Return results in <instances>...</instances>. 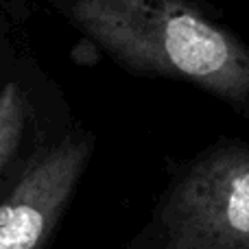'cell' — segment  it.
<instances>
[{
  "instance_id": "obj_4",
  "label": "cell",
  "mask_w": 249,
  "mask_h": 249,
  "mask_svg": "<svg viewBox=\"0 0 249 249\" xmlns=\"http://www.w3.org/2000/svg\"><path fill=\"white\" fill-rule=\"evenodd\" d=\"M37 83L31 81V68L18 66L0 83V186L24 162V158L48 136L37 129Z\"/></svg>"
},
{
  "instance_id": "obj_6",
  "label": "cell",
  "mask_w": 249,
  "mask_h": 249,
  "mask_svg": "<svg viewBox=\"0 0 249 249\" xmlns=\"http://www.w3.org/2000/svg\"><path fill=\"white\" fill-rule=\"evenodd\" d=\"M16 4H18V0H0V7H4L7 11H11L13 16H16Z\"/></svg>"
},
{
  "instance_id": "obj_5",
  "label": "cell",
  "mask_w": 249,
  "mask_h": 249,
  "mask_svg": "<svg viewBox=\"0 0 249 249\" xmlns=\"http://www.w3.org/2000/svg\"><path fill=\"white\" fill-rule=\"evenodd\" d=\"M13 13L7 11L4 7H0V70H2V61H4V53L9 46V26H11Z\"/></svg>"
},
{
  "instance_id": "obj_3",
  "label": "cell",
  "mask_w": 249,
  "mask_h": 249,
  "mask_svg": "<svg viewBox=\"0 0 249 249\" xmlns=\"http://www.w3.org/2000/svg\"><path fill=\"white\" fill-rule=\"evenodd\" d=\"M94 151V136L44 138L0 186V249H48Z\"/></svg>"
},
{
  "instance_id": "obj_1",
  "label": "cell",
  "mask_w": 249,
  "mask_h": 249,
  "mask_svg": "<svg viewBox=\"0 0 249 249\" xmlns=\"http://www.w3.org/2000/svg\"><path fill=\"white\" fill-rule=\"evenodd\" d=\"M123 70L193 83L249 118V46L193 0H53Z\"/></svg>"
},
{
  "instance_id": "obj_2",
  "label": "cell",
  "mask_w": 249,
  "mask_h": 249,
  "mask_svg": "<svg viewBox=\"0 0 249 249\" xmlns=\"http://www.w3.org/2000/svg\"><path fill=\"white\" fill-rule=\"evenodd\" d=\"M124 249H249V146L223 140L186 162Z\"/></svg>"
}]
</instances>
